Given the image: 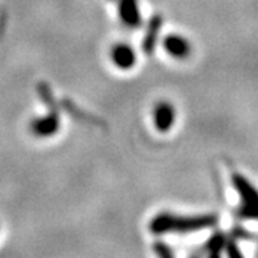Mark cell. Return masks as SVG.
<instances>
[{"label":"cell","mask_w":258,"mask_h":258,"mask_svg":"<svg viewBox=\"0 0 258 258\" xmlns=\"http://www.w3.org/2000/svg\"><path fill=\"white\" fill-rule=\"evenodd\" d=\"M218 224L215 214L200 215H175L171 212H161L149 222V230L155 235L165 234H191L212 228Z\"/></svg>","instance_id":"cell-1"},{"label":"cell","mask_w":258,"mask_h":258,"mask_svg":"<svg viewBox=\"0 0 258 258\" xmlns=\"http://www.w3.org/2000/svg\"><path fill=\"white\" fill-rule=\"evenodd\" d=\"M232 184L240 197V214L244 220H258V189L245 176L240 174L232 175Z\"/></svg>","instance_id":"cell-2"},{"label":"cell","mask_w":258,"mask_h":258,"mask_svg":"<svg viewBox=\"0 0 258 258\" xmlns=\"http://www.w3.org/2000/svg\"><path fill=\"white\" fill-rule=\"evenodd\" d=\"M176 119L175 108L172 103L162 101L158 103L154 109V123L159 132H168L171 131Z\"/></svg>","instance_id":"cell-3"},{"label":"cell","mask_w":258,"mask_h":258,"mask_svg":"<svg viewBox=\"0 0 258 258\" xmlns=\"http://www.w3.org/2000/svg\"><path fill=\"white\" fill-rule=\"evenodd\" d=\"M30 131L39 138H47L59 131V115L52 112L46 116L37 118L30 122Z\"/></svg>","instance_id":"cell-4"},{"label":"cell","mask_w":258,"mask_h":258,"mask_svg":"<svg viewBox=\"0 0 258 258\" xmlns=\"http://www.w3.org/2000/svg\"><path fill=\"white\" fill-rule=\"evenodd\" d=\"M111 59L116 68L120 71H129L137 63L135 50L126 43H116L111 49Z\"/></svg>","instance_id":"cell-5"},{"label":"cell","mask_w":258,"mask_h":258,"mask_svg":"<svg viewBox=\"0 0 258 258\" xmlns=\"http://www.w3.org/2000/svg\"><path fill=\"white\" fill-rule=\"evenodd\" d=\"M119 18L122 23L128 28L141 26V12H139L138 0H120Z\"/></svg>","instance_id":"cell-6"},{"label":"cell","mask_w":258,"mask_h":258,"mask_svg":"<svg viewBox=\"0 0 258 258\" xmlns=\"http://www.w3.org/2000/svg\"><path fill=\"white\" fill-rule=\"evenodd\" d=\"M165 50L174 59H186L191 53V43L179 35H169L164 39Z\"/></svg>","instance_id":"cell-7"},{"label":"cell","mask_w":258,"mask_h":258,"mask_svg":"<svg viewBox=\"0 0 258 258\" xmlns=\"http://www.w3.org/2000/svg\"><path fill=\"white\" fill-rule=\"evenodd\" d=\"M159 28H161V20H159V18H155L151 23H149L147 37H145V42H144V47H145L147 52H152V50H154V46H155V37H157V33L159 32Z\"/></svg>","instance_id":"cell-8"},{"label":"cell","mask_w":258,"mask_h":258,"mask_svg":"<svg viewBox=\"0 0 258 258\" xmlns=\"http://www.w3.org/2000/svg\"><path fill=\"white\" fill-rule=\"evenodd\" d=\"M227 237H225V234H222V232H215L214 235L210 237V240L207 241V244H205V251L208 252V251H221L225 247V242H227Z\"/></svg>","instance_id":"cell-9"},{"label":"cell","mask_w":258,"mask_h":258,"mask_svg":"<svg viewBox=\"0 0 258 258\" xmlns=\"http://www.w3.org/2000/svg\"><path fill=\"white\" fill-rule=\"evenodd\" d=\"M224 252H225L227 258H245L241 248L238 247V244L234 240H227L225 247H224Z\"/></svg>","instance_id":"cell-10"},{"label":"cell","mask_w":258,"mask_h":258,"mask_svg":"<svg viewBox=\"0 0 258 258\" xmlns=\"http://www.w3.org/2000/svg\"><path fill=\"white\" fill-rule=\"evenodd\" d=\"M154 251H155V254H157L158 258H175L174 251L169 248L166 244L161 242V241L155 242V245H154Z\"/></svg>","instance_id":"cell-11"},{"label":"cell","mask_w":258,"mask_h":258,"mask_svg":"<svg viewBox=\"0 0 258 258\" xmlns=\"http://www.w3.org/2000/svg\"><path fill=\"white\" fill-rule=\"evenodd\" d=\"M207 258H222L221 251H208Z\"/></svg>","instance_id":"cell-12"},{"label":"cell","mask_w":258,"mask_h":258,"mask_svg":"<svg viewBox=\"0 0 258 258\" xmlns=\"http://www.w3.org/2000/svg\"><path fill=\"white\" fill-rule=\"evenodd\" d=\"M189 258H203V255H201V252H197V254H192Z\"/></svg>","instance_id":"cell-13"}]
</instances>
